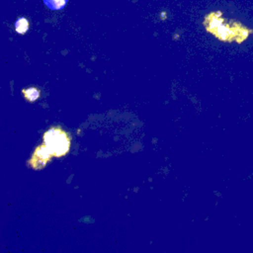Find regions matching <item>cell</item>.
Listing matches in <instances>:
<instances>
[{
  "instance_id": "cell-1",
  "label": "cell",
  "mask_w": 253,
  "mask_h": 253,
  "mask_svg": "<svg viewBox=\"0 0 253 253\" xmlns=\"http://www.w3.org/2000/svg\"><path fill=\"white\" fill-rule=\"evenodd\" d=\"M207 29L213 34L217 39L223 42H236L238 43L244 42L253 31L243 24L235 21L226 23L224 19L220 18V14H211L208 19Z\"/></svg>"
},
{
  "instance_id": "cell-2",
  "label": "cell",
  "mask_w": 253,
  "mask_h": 253,
  "mask_svg": "<svg viewBox=\"0 0 253 253\" xmlns=\"http://www.w3.org/2000/svg\"><path fill=\"white\" fill-rule=\"evenodd\" d=\"M43 143L52 156L65 155L70 147V136L58 126L50 127L43 135Z\"/></svg>"
},
{
  "instance_id": "cell-3",
  "label": "cell",
  "mask_w": 253,
  "mask_h": 253,
  "mask_svg": "<svg viewBox=\"0 0 253 253\" xmlns=\"http://www.w3.org/2000/svg\"><path fill=\"white\" fill-rule=\"evenodd\" d=\"M52 155H51L50 151L43 143L37 147V149L35 150L32 158H31L30 164L34 169H41L46 164V162L49 160V158Z\"/></svg>"
},
{
  "instance_id": "cell-4",
  "label": "cell",
  "mask_w": 253,
  "mask_h": 253,
  "mask_svg": "<svg viewBox=\"0 0 253 253\" xmlns=\"http://www.w3.org/2000/svg\"><path fill=\"white\" fill-rule=\"evenodd\" d=\"M43 3L51 10H61L68 0H42Z\"/></svg>"
},
{
  "instance_id": "cell-5",
  "label": "cell",
  "mask_w": 253,
  "mask_h": 253,
  "mask_svg": "<svg viewBox=\"0 0 253 253\" xmlns=\"http://www.w3.org/2000/svg\"><path fill=\"white\" fill-rule=\"evenodd\" d=\"M24 97L29 101V102H34L40 97V91L37 88H28L22 91Z\"/></svg>"
},
{
  "instance_id": "cell-6",
  "label": "cell",
  "mask_w": 253,
  "mask_h": 253,
  "mask_svg": "<svg viewBox=\"0 0 253 253\" xmlns=\"http://www.w3.org/2000/svg\"><path fill=\"white\" fill-rule=\"evenodd\" d=\"M15 29L16 32L19 34H25L29 29V23L25 18H20L15 23Z\"/></svg>"
}]
</instances>
